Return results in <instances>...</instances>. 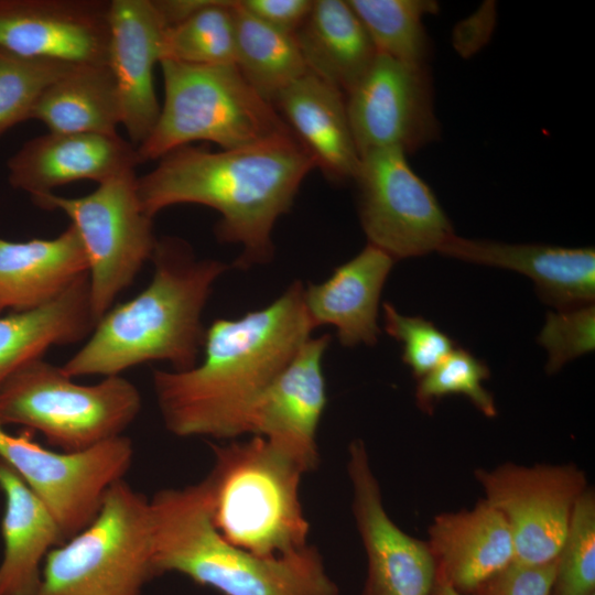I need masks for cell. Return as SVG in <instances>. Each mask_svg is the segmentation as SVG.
Returning <instances> with one entry per match:
<instances>
[{
	"label": "cell",
	"instance_id": "cell-1",
	"mask_svg": "<svg viewBox=\"0 0 595 595\" xmlns=\"http://www.w3.org/2000/svg\"><path fill=\"white\" fill-rule=\"evenodd\" d=\"M300 280L267 306L217 318L205 331L204 358L186 370L152 372L165 429L178 437L234 440L249 408L311 337Z\"/></svg>",
	"mask_w": 595,
	"mask_h": 595
},
{
	"label": "cell",
	"instance_id": "cell-2",
	"mask_svg": "<svg viewBox=\"0 0 595 595\" xmlns=\"http://www.w3.org/2000/svg\"><path fill=\"white\" fill-rule=\"evenodd\" d=\"M315 167L293 132L219 151L188 144L166 153L153 170L138 176L137 191L142 210L152 218L178 204L215 209L220 216L217 239L241 247L232 266L247 270L272 260L273 227Z\"/></svg>",
	"mask_w": 595,
	"mask_h": 595
},
{
	"label": "cell",
	"instance_id": "cell-3",
	"mask_svg": "<svg viewBox=\"0 0 595 595\" xmlns=\"http://www.w3.org/2000/svg\"><path fill=\"white\" fill-rule=\"evenodd\" d=\"M150 261V283L97 321L85 344L61 366L67 376H118L151 361H166L178 371L197 365L206 331L203 311L229 267L197 259L176 236L158 238Z\"/></svg>",
	"mask_w": 595,
	"mask_h": 595
},
{
	"label": "cell",
	"instance_id": "cell-4",
	"mask_svg": "<svg viewBox=\"0 0 595 595\" xmlns=\"http://www.w3.org/2000/svg\"><path fill=\"white\" fill-rule=\"evenodd\" d=\"M150 501L154 575L178 573L221 595H338L314 545L260 558L226 541L212 521L205 478Z\"/></svg>",
	"mask_w": 595,
	"mask_h": 595
},
{
	"label": "cell",
	"instance_id": "cell-5",
	"mask_svg": "<svg viewBox=\"0 0 595 595\" xmlns=\"http://www.w3.org/2000/svg\"><path fill=\"white\" fill-rule=\"evenodd\" d=\"M210 447L213 467L204 478L219 534L260 558L307 548L310 524L300 498L303 469L261 436Z\"/></svg>",
	"mask_w": 595,
	"mask_h": 595
},
{
	"label": "cell",
	"instance_id": "cell-6",
	"mask_svg": "<svg viewBox=\"0 0 595 595\" xmlns=\"http://www.w3.org/2000/svg\"><path fill=\"white\" fill-rule=\"evenodd\" d=\"M160 66L164 100L151 133L137 147L140 164L195 141L235 149L292 132L235 64L163 60Z\"/></svg>",
	"mask_w": 595,
	"mask_h": 595
},
{
	"label": "cell",
	"instance_id": "cell-7",
	"mask_svg": "<svg viewBox=\"0 0 595 595\" xmlns=\"http://www.w3.org/2000/svg\"><path fill=\"white\" fill-rule=\"evenodd\" d=\"M73 379L43 358L25 364L0 386V424L36 431L63 452L123 435L141 410L138 388L121 375L93 385Z\"/></svg>",
	"mask_w": 595,
	"mask_h": 595
},
{
	"label": "cell",
	"instance_id": "cell-8",
	"mask_svg": "<svg viewBox=\"0 0 595 595\" xmlns=\"http://www.w3.org/2000/svg\"><path fill=\"white\" fill-rule=\"evenodd\" d=\"M153 577L150 501L121 479L95 519L48 552L34 595H142Z\"/></svg>",
	"mask_w": 595,
	"mask_h": 595
},
{
	"label": "cell",
	"instance_id": "cell-9",
	"mask_svg": "<svg viewBox=\"0 0 595 595\" xmlns=\"http://www.w3.org/2000/svg\"><path fill=\"white\" fill-rule=\"evenodd\" d=\"M137 178L132 171L98 184L84 196L47 193L31 198L39 208L64 213L77 231L87 257L96 323L133 283L156 245L153 218L139 202Z\"/></svg>",
	"mask_w": 595,
	"mask_h": 595
},
{
	"label": "cell",
	"instance_id": "cell-10",
	"mask_svg": "<svg viewBox=\"0 0 595 595\" xmlns=\"http://www.w3.org/2000/svg\"><path fill=\"white\" fill-rule=\"evenodd\" d=\"M133 446L120 435L90 448H46L0 424V459L8 464L45 505L64 540L85 529L98 515L107 490L123 479Z\"/></svg>",
	"mask_w": 595,
	"mask_h": 595
},
{
	"label": "cell",
	"instance_id": "cell-11",
	"mask_svg": "<svg viewBox=\"0 0 595 595\" xmlns=\"http://www.w3.org/2000/svg\"><path fill=\"white\" fill-rule=\"evenodd\" d=\"M354 181L368 244L394 260L439 251L455 235L434 193L401 149L364 154Z\"/></svg>",
	"mask_w": 595,
	"mask_h": 595
},
{
	"label": "cell",
	"instance_id": "cell-12",
	"mask_svg": "<svg viewBox=\"0 0 595 595\" xmlns=\"http://www.w3.org/2000/svg\"><path fill=\"white\" fill-rule=\"evenodd\" d=\"M475 477L490 506L505 518L513 541V561L545 564L556 560L573 508L586 489L573 464H502L478 468Z\"/></svg>",
	"mask_w": 595,
	"mask_h": 595
},
{
	"label": "cell",
	"instance_id": "cell-13",
	"mask_svg": "<svg viewBox=\"0 0 595 595\" xmlns=\"http://www.w3.org/2000/svg\"><path fill=\"white\" fill-rule=\"evenodd\" d=\"M346 106L360 156L386 148L408 154L435 141L441 133L426 64L377 54L347 95Z\"/></svg>",
	"mask_w": 595,
	"mask_h": 595
},
{
	"label": "cell",
	"instance_id": "cell-14",
	"mask_svg": "<svg viewBox=\"0 0 595 595\" xmlns=\"http://www.w3.org/2000/svg\"><path fill=\"white\" fill-rule=\"evenodd\" d=\"M351 510L367 560L361 595H432L435 561L426 541L401 530L387 513L361 440L348 447Z\"/></svg>",
	"mask_w": 595,
	"mask_h": 595
},
{
	"label": "cell",
	"instance_id": "cell-15",
	"mask_svg": "<svg viewBox=\"0 0 595 595\" xmlns=\"http://www.w3.org/2000/svg\"><path fill=\"white\" fill-rule=\"evenodd\" d=\"M328 334L307 338L248 410L244 434L261 436L304 473L320 462L317 429L327 404L323 357Z\"/></svg>",
	"mask_w": 595,
	"mask_h": 595
},
{
	"label": "cell",
	"instance_id": "cell-16",
	"mask_svg": "<svg viewBox=\"0 0 595 595\" xmlns=\"http://www.w3.org/2000/svg\"><path fill=\"white\" fill-rule=\"evenodd\" d=\"M109 1L0 0V51L74 65L107 64Z\"/></svg>",
	"mask_w": 595,
	"mask_h": 595
},
{
	"label": "cell",
	"instance_id": "cell-17",
	"mask_svg": "<svg viewBox=\"0 0 595 595\" xmlns=\"http://www.w3.org/2000/svg\"><path fill=\"white\" fill-rule=\"evenodd\" d=\"M108 23L107 65L117 88L121 126L138 147L151 133L161 109L153 75L166 25L154 0L109 1Z\"/></svg>",
	"mask_w": 595,
	"mask_h": 595
},
{
	"label": "cell",
	"instance_id": "cell-18",
	"mask_svg": "<svg viewBox=\"0 0 595 595\" xmlns=\"http://www.w3.org/2000/svg\"><path fill=\"white\" fill-rule=\"evenodd\" d=\"M139 164L137 147L119 134L48 131L24 142L7 170L9 184L34 198L74 182L101 184Z\"/></svg>",
	"mask_w": 595,
	"mask_h": 595
},
{
	"label": "cell",
	"instance_id": "cell-19",
	"mask_svg": "<svg viewBox=\"0 0 595 595\" xmlns=\"http://www.w3.org/2000/svg\"><path fill=\"white\" fill-rule=\"evenodd\" d=\"M467 262L513 270L529 277L540 298L558 310L593 304L594 248L505 244L453 235L437 251Z\"/></svg>",
	"mask_w": 595,
	"mask_h": 595
},
{
	"label": "cell",
	"instance_id": "cell-20",
	"mask_svg": "<svg viewBox=\"0 0 595 595\" xmlns=\"http://www.w3.org/2000/svg\"><path fill=\"white\" fill-rule=\"evenodd\" d=\"M426 542L436 575L466 595H475L515 559L504 516L484 499L472 509L436 516Z\"/></svg>",
	"mask_w": 595,
	"mask_h": 595
},
{
	"label": "cell",
	"instance_id": "cell-21",
	"mask_svg": "<svg viewBox=\"0 0 595 595\" xmlns=\"http://www.w3.org/2000/svg\"><path fill=\"white\" fill-rule=\"evenodd\" d=\"M394 261L368 244L327 280L304 286V305L314 328L334 326L339 343L347 347L376 344L379 299Z\"/></svg>",
	"mask_w": 595,
	"mask_h": 595
},
{
	"label": "cell",
	"instance_id": "cell-22",
	"mask_svg": "<svg viewBox=\"0 0 595 595\" xmlns=\"http://www.w3.org/2000/svg\"><path fill=\"white\" fill-rule=\"evenodd\" d=\"M272 105L326 177L333 182L355 180L361 156L344 94L337 87L307 72Z\"/></svg>",
	"mask_w": 595,
	"mask_h": 595
},
{
	"label": "cell",
	"instance_id": "cell-23",
	"mask_svg": "<svg viewBox=\"0 0 595 595\" xmlns=\"http://www.w3.org/2000/svg\"><path fill=\"white\" fill-rule=\"evenodd\" d=\"M86 274V252L72 225L50 239L0 238V314L45 305Z\"/></svg>",
	"mask_w": 595,
	"mask_h": 595
},
{
	"label": "cell",
	"instance_id": "cell-24",
	"mask_svg": "<svg viewBox=\"0 0 595 595\" xmlns=\"http://www.w3.org/2000/svg\"><path fill=\"white\" fill-rule=\"evenodd\" d=\"M0 490L6 499L0 595H34L46 555L65 540L45 505L1 459Z\"/></svg>",
	"mask_w": 595,
	"mask_h": 595
},
{
	"label": "cell",
	"instance_id": "cell-25",
	"mask_svg": "<svg viewBox=\"0 0 595 595\" xmlns=\"http://www.w3.org/2000/svg\"><path fill=\"white\" fill-rule=\"evenodd\" d=\"M95 324L88 274L45 305L0 314V386L52 346L86 340Z\"/></svg>",
	"mask_w": 595,
	"mask_h": 595
},
{
	"label": "cell",
	"instance_id": "cell-26",
	"mask_svg": "<svg viewBox=\"0 0 595 595\" xmlns=\"http://www.w3.org/2000/svg\"><path fill=\"white\" fill-rule=\"evenodd\" d=\"M309 72L348 95L370 68L377 50L347 1L315 0L295 32Z\"/></svg>",
	"mask_w": 595,
	"mask_h": 595
},
{
	"label": "cell",
	"instance_id": "cell-27",
	"mask_svg": "<svg viewBox=\"0 0 595 595\" xmlns=\"http://www.w3.org/2000/svg\"><path fill=\"white\" fill-rule=\"evenodd\" d=\"M30 120L51 132L118 134L121 110L108 65L74 66L43 91Z\"/></svg>",
	"mask_w": 595,
	"mask_h": 595
},
{
	"label": "cell",
	"instance_id": "cell-28",
	"mask_svg": "<svg viewBox=\"0 0 595 595\" xmlns=\"http://www.w3.org/2000/svg\"><path fill=\"white\" fill-rule=\"evenodd\" d=\"M236 26V66L266 100L309 72L294 34L273 29L232 4Z\"/></svg>",
	"mask_w": 595,
	"mask_h": 595
},
{
	"label": "cell",
	"instance_id": "cell-29",
	"mask_svg": "<svg viewBox=\"0 0 595 595\" xmlns=\"http://www.w3.org/2000/svg\"><path fill=\"white\" fill-rule=\"evenodd\" d=\"M366 28L378 54L425 65L430 39L424 18L439 11L432 0H347Z\"/></svg>",
	"mask_w": 595,
	"mask_h": 595
},
{
	"label": "cell",
	"instance_id": "cell-30",
	"mask_svg": "<svg viewBox=\"0 0 595 595\" xmlns=\"http://www.w3.org/2000/svg\"><path fill=\"white\" fill-rule=\"evenodd\" d=\"M234 1L208 0L184 21L166 28L161 61L194 65H236ZM160 61V62H161Z\"/></svg>",
	"mask_w": 595,
	"mask_h": 595
},
{
	"label": "cell",
	"instance_id": "cell-31",
	"mask_svg": "<svg viewBox=\"0 0 595 595\" xmlns=\"http://www.w3.org/2000/svg\"><path fill=\"white\" fill-rule=\"evenodd\" d=\"M74 66L63 61L26 58L0 51V137L30 120L43 91Z\"/></svg>",
	"mask_w": 595,
	"mask_h": 595
},
{
	"label": "cell",
	"instance_id": "cell-32",
	"mask_svg": "<svg viewBox=\"0 0 595 595\" xmlns=\"http://www.w3.org/2000/svg\"><path fill=\"white\" fill-rule=\"evenodd\" d=\"M551 595H595V495L586 488L572 511L556 558Z\"/></svg>",
	"mask_w": 595,
	"mask_h": 595
},
{
	"label": "cell",
	"instance_id": "cell-33",
	"mask_svg": "<svg viewBox=\"0 0 595 595\" xmlns=\"http://www.w3.org/2000/svg\"><path fill=\"white\" fill-rule=\"evenodd\" d=\"M489 377L487 366L463 348L453 349L435 368L419 379L416 403L432 411L443 397L463 394L486 416L497 414L494 397L483 381Z\"/></svg>",
	"mask_w": 595,
	"mask_h": 595
},
{
	"label": "cell",
	"instance_id": "cell-34",
	"mask_svg": "<svg viewBox=\"0 0 595 595\" xmlns=\"http://www.w3.org/2000/svg\"><path fill=\"white\" fill-rule=\"evenodd\" d=\"M382 309L385 329L402 343V360L415 378L430 372L454 349L453 340L433 323L422 317L404 316L388 302Z\"/></svg>",
	"mask_w": 595,
	"mask_h": 595
},
{
	"label": "cell",
	"instance_id": "cell-35",
	"mask_svg": "<svg viewBox=\"0 0 595 595\" xmlns=\"http://www.w3.org/2000/svg\"><path fill=\"white\" fill-rule=\"evenodd\" d=\"M548 351L547 370L552 374L564 364L595 347V307L593 304L548 313L538 337Z\"/></svg>",
	"mask_w": 595,
	"mask_h": 595
},
{
	"label": "cell",
	"instance_id": "cell-36",
	"mask_svg": "<svg viewBox=\"0 0 595 595\" xmlns=\"http://www.w3.org/2000/svg\"><path fill=\"white\" fill-rule=\"evenodd\" d=\"M556 560L545 564L511 562L475 595H551Z\"/></svg>",
	"mask_w": 595,
	"mask_h": 595
},
{
	"label": "cell",
	"instance_id": "cell-37",
	"mask_svg": "<svg viewBox=\"0 0 595 595\" xmlns=\"http://www.w3.org/2000/svg\"><path fill=\"white\" fill-rule=\"evenodd\" d=\"M249 14L279 31L295 34L313 8V0H238Z\"/></svg>",
	"mask_w": 595,
	"mask_h": 595
},
{
	"label": "cell",
	"instance_id": "cell-38",
	"mask_svg": "<svg viewBox=\"0 0 595 595\" xmlns=\"http://www.w3.org/2000/svg\"><path fill=\"white\" fill-rule=\"evenodd\" d=\"M432 595H466V594L459 593L453 586H451L445 580L436 575Z\"/></svg>",
	"mask_w": 595,
	"mask_h": 595
}]
</instances>
